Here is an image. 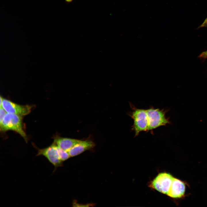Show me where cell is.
I'll return each mask as SVG.
<instances>
[{
	"label": "cell",
	"mask_w": 207,
	"mask_h": 207,
	"mask_svg": "<svg viewBox=\"0 0 207 207\" xmlns=\"http://www.w3.org/2000/svg\"><path fill=\"white\" fill-rule=\"evenodd\" d=\"M207 27V18L200 26V27Z\"/></svg>",
	"instance_id": "cell-14"
},
{
	"label": "cell",
	"mask_w": 207,
	"mask_h": 207,
	"mask_svg": "<svg viewBox=\"0 0 207 207\" xmlns=\"http://www.w3.org/2000/svg\"><path fill=\"white\" fill-rule=\"evenodd\" d=\"M199 57L203 60H205L207 58V50L203 52L199 56Z\"/></svg>",
	"instance_id": "cell-13"
},
{
	"label": "cell",
	"mask_w": 207,
	"mask_h": 207,
	"mask_svg": "<svg viewBox=\"0 0 207 207\" xmlns=\"http://www.w3.org/2000/svg\"><path fill=\"white\" fill-rule=\"evenodd\" d=\"M0 126L1 131H5L9 130L15 131L27 142V136L23 129L22 116L7 113L5 116L2 123L0 124Z\"/></svg>",
	"instance_id": "cell-3"
},
{
	"label": "cell",
	"mask_w": 207,
	"mask_h": 207,
	"mask_svg": "<svg viewBox=\"0 0 207 207\" xmlns=\"http://www.w3.org/2000/svg\"><path fill=\"white\" fill-rule=\"evenodd\" d=\"M57 146L54 143L50 146L43 149H37L36 156H42L45 157L54 166L53 172L58 167L63 165V162L59 158L57 151Z\"/></svg>",
	"instance_id": "cell-5"
},
{
	"label": "cell",
	"mask_w": 207,
	"mask_h": 207,
	"mask_svg": "<svg viewBox=\"0 0 207 207\" xmlns=\"http://www.w3.org/2000/svg\"><path fill=\"white\" fill-rule=\"evenodd\" d=\"M7 112L2 107H0V124H1L7 114Z\"/></svg>",
	"instance_id": "cell-11"
},
{
	"label": "cell",
	"mask_w": 207,
	"mask_h": 207,
	"mask_svg": "<svg viewBox=\"0 0 207 207\" xmlns=\"http://www.w3.org/2000/svg\"><path fill=\"white\" fill-rule=\"evenodd\" d=\"M73 0H65V1L68 3H71L72 1Z\"/></svg>",
	"instance_id": "cell-16"
},
{
	"label": "cell",
	"mask_w": 207,
	"mask_h": 207,
	"mask_svg": "<svg viewBox=\"0 0 207 207\" xmlns=\"http://www.w3.org/2000/svg\"><path fill=\"white\" fill-rule=\"evenodd\" d=\"M57 151L59 158L62 162L67 160L70 157L68 152L62 150L58 146Z\"/></svg>",
	"instance_id": "cell-10"
},
{
	"label": "cell",
	"mask_w": 207,
	"mask_h": 207,
	"mask_svg": "<svg viewBox=\"0 0 207 207\" xmlns=\"http://www.w3.org/2000/svg\"><path fill=\"white\" fill-rule=\"evenodd\" d=\"M73 206H80L81 205H82V206H92L93 205H94V204H81L80 205L79 204H78L76 202H74L73 203Z\"/></svg>",
	"instance_id": "cell-12"
},
{
	"label": "cell",
	"mask_w": 207,
	"mask_h": 207,
	"mask_svg": "<svg viewBox=\"0 0 207 207\" xmlns=\"http://www.w3.org/2000/svg\"><path fill=\"white\" fill-rule=\"evenodd\" d=\"M95 145V143L91 140H80L68 151V152L70 157H74L86 151L93 149Z\"/></svg>",
	"instance_id": "cell-8"
},
{
	"label": "cell",
	"mask_w": 207,
	"mask_h": 207,
	"mask_svg": "<svg viewBox=\"0 0 207 207\" xmlns=\"http://www.w3.org/2000/svg\"><path fill=\"white\" fill-rule=\"evenodd\" d=\"M186 185V182L174 177L167 195L175 199L184 198L185 196Z\"/></svg>",
	"instance_id": "cell-7"
},
{
	"label": "cell",
	"mask_w": 207,
	"mask_h": 207,
	"mask_svg": "<svg viewBox=\"0 0 207 207\" xmlns=\"http://www.w3.org/2000/svg\"><path fill=\"white\" fill-rule=\"evenodd\" d=\"M132 111L128 115L133 119V123L131 130L135 133V136L139 135L142 131L147 132L148 124L146 109H139L130 103Z\"/></svg>",
	"instance_id": "cell-2"
},
{
	"label": "cell",
	"mask_w": 207,
	"mask_h": 207,
	"mask_svg": "<svg viewBox=\"0 0 207 207\" xmlns=\"http://www.w3.org/2000/svg\"><path fill=\"white\" fill-rule=\"evenodd\" d=\"M2 107L7 113L22 116L29 114L32 106L28 105H20L3 98Z\"/></svg>",
	"instance_id": "cell-6"
},
{
	"label": "cell",
	"mask_w": 207,
	"mask_h": 207,
	"mask_svg": "<svg viewBox=\"0 0 207 207\" xmlns=\"http://www.w3.org/2000/svg\"><path fill=\"white\" fill-rule=\"evenodd\" d=\"M173 177L169 173L166 172L160 173L150 182L149 186L152 189L167 195Z\"/></svg>",
	"instance_id": "cell-4"
},
{
	"label": "cell",
	"mask_w": 207,
	"mask_h": 207,
	"mask_svg": "<svg viewBox=\"0 0 207 207\" xmlns=\"http://www.w3.org/2000/svg\"><path fill=\"white\" fill-rule=\"evenodd\" d=\"M148 124L147 132H152L153 130L159 127L170 124L169 118L166 117L168 110L155 108L151 106L146 109Z\"/></svg>",
	"instance_id": "cell-1"
},
{
	"label": "cell",
	"mask_w": 207,
	"mask_h": 207,
	"mask_svg": "<svg viewBox=\"0 0 207 207\" xmlns=\"http://www.w3.org/2000/svg\"><path fill=\"white\" fill-rule=\"evenodd\" d=\"M80 140L60 137L55 138L53 142L62 150L68 152Z\"/></svg>",
	"instance_id": "cell-9"
},
{
	"label": "cell",
	"mask_w": 207,
	"mask_h": 207,
	"mask_svg": "<svg viewBox=\"0 0 207 207\" xmlns=\"http://www.w3.org/2000/svg\"><path fill=\"white\" fill-rule=\"evenodd\" d=\"M3 98L0 96V107H2V104L3 101Z\"/></svg>",
	"instance_id": "cell-15"
}]
</instances>
